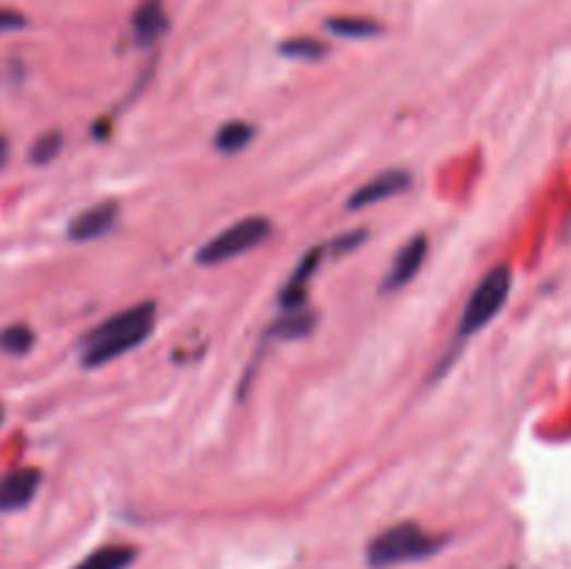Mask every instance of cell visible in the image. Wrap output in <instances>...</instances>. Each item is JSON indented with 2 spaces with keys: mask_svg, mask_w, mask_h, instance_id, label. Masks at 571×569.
Masks as SVG:
<instances>
[{
  "mask_svg": "<svg viewBox=\"0 0 571 569\" xmlns=\"http://www.w3.org/2000/svg\"><path fill=\"white\" fill-rule=\"evenodd\" d=\"M510 284H513V274H510L508 266H494L479 279L458 322V341H469L471 336H477L485 324L499 316L502 304L510 296Z\"/></svg>",
  "mask_w": 571,
  "mask_h": 569,
  "instance_id": "3",
  "label": "cell"
},
{
  "mask_svg": "<svg viewBox=\"0 0 571 569\" xmlns=\"http://www.w3.org/2000/svg\"><path fill=\"white\" fill-rule=\"evenodd\" d=\"M59 152H62V132H45L42 137H37L28 157H32V162L45 165L51 162V159H57Z\"/></svg>",
  "mask_w": 571,
  "mask_h": 569,
  "instance_id": "17",
  "label": "cell"
},
{
  "mask_svg": "<svg viewBox=\"0 0 571 569\" xmlns=\"http://www.w3.org/2000/svg\"><path fill=\"white\" fill-rule=\"evenodd\" d=\"M165 32H168V12H165L162 0H139V7L132 14L134 45L148 48L159 43Z\"/></svg>",
  "mask_w": 571,
  "mask_h": 569,
  "instance_id": "10",
  "label": "cell"
},
{
  "mask_svg": "<svg viewBox=\"0 0 571 569\" xmlns=\"http://www.w3.org/2000/svg\"><path fill=\"white\" fill-rule=\"evenodd\" d=\"M257 137V129H254V123H245V121H229L223 123V126L215 132V148H218L220 154H238L243 152L252 140Z\"/></svg>",
  "mask_w": 571,
  "mask_h": 569,
  "instance_id": "11",
  "label": "cell"
},
{
  "mask_svg": "<svg viewBox=\"0 0 571 569\" xmlns=\"http://www.w3.org/2000/svg\"><path fill=\"white\" fill-rule=\"evenodd\" d=\"M313 327H315L313 313H304V311L284 313V316L268 329V338L290 341V338H302V336H307V332H313Z\"/></svg>",
  "mask_w": 571,
  "mask_h": 569,
  "instance_id": "13",
  "label": "cell"
},
{
  "mask_svg": "<svg viewBox=\"0 0 571 569\" xmlns=\"http://www.w3.org/2000/svg\"><path fill=\"white\" fill-rule=\"evenodd\" d=\"M137 558V550L129 544H109L84 558L76 569H126Z\"/></svg>",
  "mask_w": 571,
  "mask_h": 569,
  "instance_id": "12",
  "label": "cell"
},
{
  "mask_svg": "<svg viewBox=\"0 0 571 569\" xmlns=\"http://www.w3.org/2000/svg\"><path fill=\"white\" fill-rule=\"evenodd\" d=\"M327 28L345 39H365L379 34V23H374V20L368 17H332L327 20Z\"/></svg>",
  "mask_w": 571,
  "mask_h": 569,
  "instance_id": "14",
  "label": "cell"
},
{
  "mask_svg": "<svg viewBox=\"0 0 571 569\" xmlns=\"http://www.w3.org/2000/svg\"><path fill=\"white\" fill-rule=\"evenodd\" d=\"M154 322H157V304L154 302H139L134 307L114 313L84 336L82 363L95 368L118 361L126 352L137 349L139 343L148 341V336L154 332Z\"/></svg>",
  "mask_w": 571,
  "mask_h": 569,
  "instance_id": "1",
  "label": "cell"
},
{
  "mask_svg": "<svg viewBox=\"0 0 571 569\" xmlns=\"http://www.w3.org/2000/svg\"><path fill=\"white\" fill-rule=\"evenodd\" d=\"M320 257H324V246L309 249V252L302 257V263L295 266V271L288 277L282 293H279V307H282L284 313L304 311V304H307L309 279H313V274L318 271Z\"/></svg>",
  "mask_w": 571,
  "mask_h": 569,
  "instance_id": "8",
  "label": "cell"
},
{
  "mask_svg": "<svg viewBox=\"0 0 571 569\" xmlns=\"http://www.w3.org/2000/svg\"><path fill=\"white\" fill-rule=\"evenodd\" d=\"M279 53L290 59H302V62H315V59L327 57V45L309 37H293L279 45Z\"/></svg>",
  "mask_w": 571,
  "mask_h": 569,
  "instance_id": "15",
  "label": "cell"
},
{
  "mask_svg": "<svg viewBox=\"0 0 571 569\" xmlns=\"http://www.w3.org/2000/svg\"><path fill=\"white\" fill-rule=\"evenodd\" d=\"M118 216H120L118 202L93 204V207L82 209V213H78V216L70 221L68 238L73 243L98 241V238H104V234H107L109 229L118 223Z\"/></svg>",
  "mask_w": 571,
  "mask_h": 569,
  "instance_id": "6",
  "label": "cell"
},
{
  "mask_svg": "<svg viewBox=\"0 0 571 569\" xmlns=\"http://www.w3.org/2000/svg\"><path fill=\"white\" fill-rule=\"evenodd\" d=\"M365 238H368V232H363V229H357V232H345L340 234V238H335L332 243H329V252L332 254H345V252H354L357 246H363Z\"/></svg>",
  "mask_w": 571,
  "mask_h": 569,
  "instance_id": "18",
  "label": "cell"
},
{
  "mask_svg": "<svg viewBox=\"0 0 571 569\" xmlns=\"http://www.w3.org/2000/svg\"><path fill=\"white\" fill-rule=\"evenodd\" d=\"M410 184H413V177H410L408 171H402V168H390V171L377 173V177L370 179V182H365L360 190H354L345 207L349 209L374 207V204H382L393 196H402Z\"/></svg>",
  "mask_w": 571,
  "mask_h": 569,
  "instance_id": "5",
  "label": "cell"
},
{
  "mask_svg": "<svg viewBox=\"0 0 571 569\" xmlns=\"http://www.w3.org/2000/svg\"><path fill=\"white\" fill-rule=\"evenodd\" d=\"M9 157V146H7V140L0 137V168H3V162H7Z\"/></svg>",
  "mask_w": 571,
  "mask_h": 569,
  "instance_id": "20",
  "label": "cell"
},
{
  "mask_svg": "<svg viewBox=\"0 0 571 569\" xmlns=\"http://www.w3.org/2000/svg\"><path fill=\"white\" fill-rule=\"evenodd\" d=\"M0 424H3V405H0Z\"/></svg>",
  "mask_w": 571,
  "mask_h": 569,
  "instance_id": "21",
  "label": "cell"
},
{
  "mask_svg": "<svg viewBox=\"0 0 571 569\" xmlns=\"http://www.w3.org/2000/svg\"><path fill=\"white\" fill-rule=\"evenodd\" d=\"M42 474L34 467H20L0 474V511H20L37 497Z\"/></svg>",
  "mask_w": 571,
  "mask_h": 569,
  "instance_id": "7",
  "label": "cell"
},
{
  "mask_svg": "<svg viewBox=\"0 0 571 569\" xmlns=\"http://www.w3.org/2000/svg\"><path fill=\"white\" fill-rule=\"evenodd\" d=\"M23 26V17L12 12H0V32H7V28H17Z\"/></svg>",
  "mask_w": 571,
  "mask_h": 569,
  "instance_id": "19",
  "label": "cell"
},
{
  "mask_svg": "<svg viewBox=\"0 0 571 569\" xmlns=\"http://www.w3.org/2000/svg\"><path fill=\"white\" fill-rule=\"evenodd\" d=\"M34 347V332L26 324H14L0 332V349L7 354H26Z\"/></svg>",
  "mask_w": 571,
  "mask_h": 569,
  "instance_id": "16",
  "label": "cell"
},
{
  "mask_svg": "<svg viewBox=\"0 0 571 569\" xmlns=\"http://www.w3.org/2000/svg\"><path fill=\"white\" fill-rule=\"evenodd\" d=\"M424 259H427V238L424 234H413L393 257V266H390L388 277L382 282V293H393L399 288H404L421 271Z\"/></svg>",
  "mask_w": 571,
  "mask_h": 569,
  "instance_id": "9",
  "label": "cell"
},
{
  "mask_svg": "<svg viewBox=\"0 0 571 569\" xmlns=\"http://www.w3.org/2000/svg\"><path fill=\"white\" fill-rule=\"evenodd\" d=\"M440 547H444V538L440 536H433V533L413 525V522H402V525L388 528V531L370 538L365 558H368V564L374 569H388L399 567V564L433 558Z\"/></svg>",
  "mask_w": 571,
  "mask_h": 569,
  "instance_id": "2",
  "label": "cell"
},
{
  "mask_svg": "<svg viewBox=\"0 0 571 569\" xmlns=\"http://www.w3.org/2000/svg\"><path fill=\"white\" fill-rule=\"evenodd\" d=\"M270 238V221L263 216H248L243 221L232 223L223 232H218L215 238H209L198 252H195V263L198 266H220L229 259L240 257L245 252H254L257 246H263Z\"/></svg>",
  "mask_w": 571,
  "mask_h": 569,
  "instance_id": "4",
  "label": "cell"
}]
</instances>
